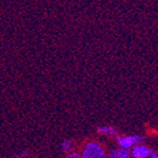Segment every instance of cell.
Here are the masks:
<instances>
[{
    "instance_id": "1",
    "label": "cell",
    "mask_w": 158,
    "mask_h": 158,
    "mask_svg": "<svg viewBox=\"0 0 158 158\" xmlns=\"http://www.w3.org/2000/svg\"><path fill=\"white\" fill-rule=\"evenodd\" d=\"M81 158H106V154L98 143L90 142L83 148Z\"/></svg>"
},
{
    "instance_id": "2",
    "label": "cell",
    "mask_w": 158,
    "mask_h": 158,
    "mask_svg": "<svg viewBox=\"0 0 158 158\" xmlns=\"http://www.w3.org/2000/svg\"><path fill=\"white\" fill-rule=\"evenodd\" d=\"M144 139V137L139 136V135H129V136H122L117 138L118 145L121 146L123 149L128 150V148L133 147V146L137 145L139 142Z\"/></svg>"
},
{
    "instance_id": "3",
    "label": "cell",
    "mask_w": 158,
    "mask_h": 158,
    "mask_svg": "<svg viewBox=\"0 0 158 158\" xmlns=\"http://www.w3.org/2000/svg\"><path fill=\"white\" fill-rule=\"evenodd\" d=\"M150 154H152V149L150 148H148L147 146L137 144V145L133 146L132 153L129 154V155H132L134 158H147L150 156Z\"/></svg>"
},
{
    "instance_id": "4",
    "label": "cell",
    "mask_w": 158,
    "mask_h": 158,
    "mask_svg": "<svg viewBox=\"0 0 158 158\" xmlns=\"http://www.w3.org/2000/svg\"><path fill=\"white\" fill-rule=\"evenodd\" d=\"M129 152L123 148L114 149L110 153V158H129Z\"/></svg>"
},
{
    "instance_id": "5",
    "label": "cell",
    "mask_w": 158,
    "mask_h": 158,
    "mask_svg": "<svg viewBox=\"0 0 158 158\" xmlns=\"http://www.w3.org/2000/svg\"><path fill=\"white\" fill-rule=\"evenodd\" d=\"M98 132L101 133V134L110 135V136H115L117 134V131L112 126H101L98 128Z\"/></svg>"
},
{
    "instance_id": "6",
    "label": "cell",
    "mask_w": 158,
    "mask_h": 158,
    "mask_svg": "<svg viewBox=\"0 0 158 158\" xmlns=\"http://www.w3.org/2000/svg\"><path fill=\"white\" fill-rule=\"evenodd\" d=\"M71 146H72L71 140H64V142L61 144V149L63 150V152H66V150H69L71 148Z\"/></svg>"
},
{
    "instance_id": "7",
    "label": "cell",
    "mask_w": 158,
    "mask_h": 158,
    "mask_svg": "<svg viewBox=\"0 0 158 158\" xmlns=\"http://www.w3.org/2000/svg\"><path fill=\"white\" fill-rule=\"evenodd\" d=\"M66 158H81V156H80L79 154H77V153H70Z\"/></svg>"
},
{
    "instance_id": "8",
    "label": "cell",
    "mask_w": 158,
    "mask_h": 158,
    "mask_svg": "<svg viewBox=\"0 0 158 158\" xmlns=\"http://www.w3.org/2000/svg\"><path fill=\"white\" fill-rule=\"evenodd\" d=\"M27 156H28V153H27V152H22V153H20V154H17L16 157L17 158H26Z\"/></svg>"
},
{
    "instance_id": "9",
    "label": "cell",
    "mask_w": 158,
    "mask_h": 158,
    "mask_svg": "<svg viewBox=\"0 0 158 158\" xmlns=\"http://www.w3.org/2000/svg\"><path fill=\"white\" fill-rule=\"evenodd\" d=\"M149 157H150V158H158V156H157V154H156V153H154V152H152V154H150Z\"/></svg>"
}]
</instances>
